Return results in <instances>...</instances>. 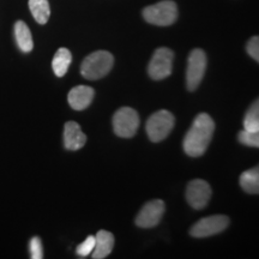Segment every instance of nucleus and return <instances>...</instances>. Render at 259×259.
Masks as SVG:
<instances>
[{
	"instance_id": "obj_5",
	"label": "nucleus",
	"mask_w": 259,
	"mask_h": 259,
	"mask_svg": "<svg viewBox=\"0 0 259 259\" xmlns=\"http://www.w3.org/2000/svg\"><path fill=\"white\" fill-rule=\"evenodd\" d=\"M139 127V115L134 108L122 107L113 115V128L116 136L121 138H131L137 134Z\"/></svg>"
},
{
	"instance_id": "obj_6",
	"label": "nucleus",
	"mask_w": 259,
	"mask_h": 259,
	"mask_svg": "<svg viewBox=\"0 0 259 259\" xmlns=\"http://www.w3.org/2000/svg\"><path fill=\"white\" fill-rule=\"evenodd\" d=\"M206 63V54L203 50L196 48L190 53L186 69V85L190 92H194L203 80Z\"/></svg>"
},
{
	"instance_id": "obj_11",
	"label": "nucleus",
	"mask_w": 259,
	"mask_h": 259,
	"mask_svg": "<svg viewBox=\"0 0 259 259\" xmlns=\"http://www.w3.org/2000/svg\"><path fill=\"white\" fill-rule=\"evenodd\" d=\"M87 143V136L76 121H67L64 127V144L67 150H79Z\"/></svg>"
},
{
	"instance_id": "obj_16",
	"label": "nucleus",
	"mask_w": 259,
	"mask_h": 259,
	"mask_svg": "<svg viewBox=\"0 0 259 259\" xmlns=\"http://www.w3.org/2000/svg\"><path fill=\"white\" fill-rule=\"evenodd\" d=\"M29 9L38 24H46L50 19L51 9L48 0H29Z\"/></svg>"
},
{
	"instance_id": "obj_13",
	"label": "nucleus",
	"mask_w": 259,
	"mask_h": 259,
	"mask_svg": "<svg viewBox=\"0 0 259 259\" xmlns=\"http://www.w3.org/2000/svg\"><path fill=\"white\" fill-rule=\"evenodd\" d=\"M114 246V236L107 231H100L95 235V247L92 253L94 259H103L111 254Z\"/></svg>"
},
{
	"instance_id": "obj_19",
	"label": "nucleus",
	"mask_w": 259,
	"mask_h": 259,
	"mask_svg": "<svg viewBox=\"0 0 259 259\" xmlns=\"http://www.w3.org/2000/svg\"><path fill=\"white\" fill-rule=\"evenodd\" d=\"M239 142L241 144L247 145V147L258 148L259 147V132H252L247 130H242L238 135Z\"/></svg>"
},
{
	"instance_id": "obj_14",
	"label": "nucleus",
	"mask_w": 259,
	"mask_h": 259,
	"mask_svg": "<svg viewBox=\"0 0 259 259\" xmlns=\"http://www.w3.org/2000/svg\"><path fill=\"white\" fill-rule=\"evenodd\" d=\"M15 37L17 41V45L19 50L24 53H29L34 48V41H32V36L30 29L28 28V25L24 22L18 21L15 24Z\"/></svg>"
},
{
	"instance_id": "obj_7",
	"label": "nucleus",
	"mask_w": 259,
	"mask_h": 259,
	"mask_svg": "<svg viewBox=\"0 0 259 259\" xmlns=\"http://www.w3.org/2000/svg\"><path fill=\"white\" fill-rule=\"evenodd\" d=\"M174 52L169 48L161 47L155 51L148 66L149 76L154 80H161L170 76L173 69Z\"/></svg>"
},
{
	"instance_id": "obj_21",
	"label": "nucleus",
	"mask_w": 259,
	"mask_h": 259,
	"mask_svg": "<svg viewBox=\"0 0 259 259\" xmlns=\"http://www.w3.org/2000/svg\"><path fill=\"white\" fill-rule=\"evenodd\" d=\"M30 257L32 259H42L44 258V247H42L41 239L37 238V236H34V238L30 240Z\"/></svg>"
},
{
	"instance_id": "obj_4",
	"label": "nucleus",
	"mask_w": 259,
	"mask_h": 259,
	"mask_svg": "<svg viewBox=\"0 0 259 259\" xmlns=\"http://www.w3.org/2000/svg\"><path fill=\"white\" fill-rule=\"evenodd\" d=\"M174 124H176V118L169 111L161 109V111L154 113L148 119L147 125H145L149 139L154 143L163 141L171 132Z\"/></svg>"
},
{
	"instance_id": "obj_20",
	"label": "nucleus",
	"mask_w": 259,
	"mask_h": 259,
	"mask_svg": "<svg viewBox=\"0 0 259 259\" xmlns=\"http://www.w3.org/2000/svg\"><path fill=\"white\" fill-rule=\"evenodd\" d=\"M94 247H95V236L89 235L88 238L84 240L82 244H79L76 248V253L79 255V257H87V255L92 254L94 251Z\"/></svg>"
},
{
	"instance_id": "obj_18",
	"label": "nucleus",
	"mask_w": 259,
	"mask_h": 259,
	"mask_svg": "<svg viewBox=\"0 0 259 259\" xmlns=\"http://www.w3.org/2000/svg\"><path fill=\"white\" fill-rule=\"evenodd\" d=\"M244 128L247 131L259 132V102L252 103L244 118Z\"/></svg>"
},
{
	"instance_id": "obj_10",
	"label": "nucleus",
	"mask_w": 259,
	"mask_h": 259,
	"mask_svg": "<svg viewBox=\"0 0 259 259\" xmlns=\"http://www.w3.org/2000/svg\"><path fill=\"white\" fill-rule=\"evenodd\" d=\"M166 205L161 199H154L145 204L136 218V225L141 228H153L160 223Z\"/></svg>"
},
{
	"instance_id": "obj_8",
	"label": "nucleus",
	"mask_w": 259,
	"mask_h": 259,
	"mask_svg": "<svg viewBox=\"0 0 259 259\" xmlns=\"http://www.w3.org/2000/svg\"><path fill=\"white\" fill-rule=\"evenodd\" d=\"M228 226L229 219L226 215H211L194 223L190 229V234L193 238H208L222 233Z\"/></svg>"
},
{
	"instance_id": "obj_2",
	"label": "nucleus",
	"mask_w": 259,
	"mask_h": 259,
	"mask_svg": "<svg viewBox=\"0 0 259 259\" xmlns=\"http://www.w3.org/2000/svg\"><path fill=\"white\" fill-rule=\"evenodd\" d=\"M114 58L107 51H96L89 54L80 65V73L84 78L96 80L111 72Z\"/></svg>"
},
{
	"instance_id": "obj_1",
	"label": "nucleus",
	"mask_w": 259,
	"mask_h": 259,
	"mask_svg": "<svg viewBox=\"0 0 259 259\" xmlns=\"http://www.w3.org/2000/svg\"><path fill=\"white\" fill-rule=\"evenodd\" d=\"M215 122L206 113L196 116L192 126L184 138V151L191 157H198L205 153L211 142Z\"/></svg>"
},
{
	"instance_id": "obj_17",
	"label": "nucleus",
	"mask_w": 259,
	"mask_h": 259,
	"mask_svg": "<svg viewBox=\"0 0 259 259\" xmlns=\"http://www.w3.org/2000/svg\"><path fill=\"white\" fill-rule=\"evenodd\" d=\"M240 186L247 193L257 194L259 192V169L258 167L245 170L240 176Z\"/></svg>"
},
{
	"instance_id": "obj_9",
	"label": "nucleus",
	"mask_w": 259,
	"mask_h": 259,
	"mask_svg": "<svg viewBox=\"0 0 259 259\" xmlns=\"http://www.w3.org/2000/svg\"><path fill=\"white\" fill-rule=\"evenodd\" d=\"M211 197V187L205 180L194 179L190 181L186 190V199L193 209L200 210L208 205Z\"/></svg>"
},
{
	"instance_id": "obj_12",
	"label": "nucleus",
	"mask_w": 259,
	"mask_h": 259,
	"mask_svg": "<svg viewBox=\"0 0 259 259\" xmlns=\"http://www.w3.org/2000/svg\"><path fill=\"white\" fill-rule=\"evenodd\" d=\"M94 99V89L88 85H78L74 87L70 90L69 96V105L74 111H83L88 108Z\"/></svg>"
},
{
	"instance_id": "obj_15",
	"label": "nucleus",
	"mask_w": 259,
	"mask_h": 259,
	"mask_svg": "<svg viewBox=\"0 0 259 259\" xmlns=\"http://www.w3.org/2000/svg\"><path fill=\"white\" fill-rule=\"evenodd\" d=\"M71 61H72V54L67 48H59L56 56L52 60V69L57 77H64L69 70Z\"/></svg>"
},
{
	"instance_id": "obj_3",
	"label": "nucleus",
	"mask_w": 259,
	"mask_h": 259,
	"mask_svg": "<svg viewBox=\"0 0 259 259\" xmlns=\"http://www.w3.org/2000/svg\"><path fill=\"white\" fill-rule=\"evenodd\" d=\"M143 17L150 24L168 27L178 19V6L171 0H163L145 8L143 10Z\"/></svg>"
},
{
	"instance_id": "obj_22",
	"label": "nucleus",
	"mask_w": 259,
	"mask_h": 259,
	"mask_svg": "<svg viewBox=\"0 0 259 259\" xmlns=\"http://www.w3.org/2000/svg\"><path fill=\"white\" fill-rule=\"evenodd\" d=\"M246 51L250 54L252 59L255 61H259V37L253 36L250 38V41L247 42V46H246Z\"/></svg>"
}]
</instances>
